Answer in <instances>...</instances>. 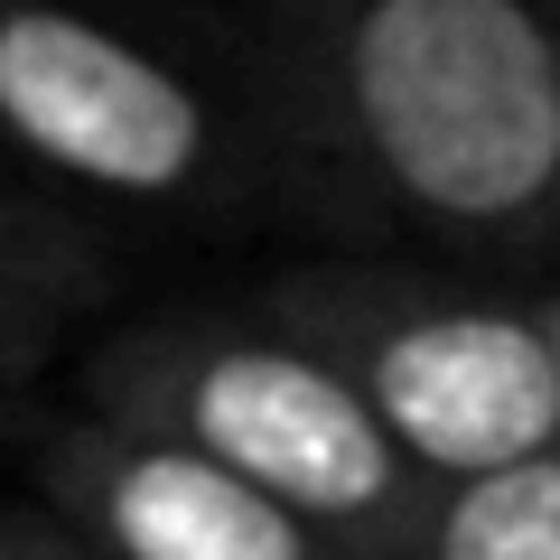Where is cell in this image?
I'll list each match as a JSON object with an SVG mask.
<instances>
[{"label": "cell", "instance_id": "cell-1", "mask_svg": "<svg viewBox=\"0 0 560 560\" xmlns=\"http://www.w3.org/2000/svg\"><path fill=\"white\" fill-rule=\"evenodd\" d=\"M224 38L290 224L346 253L541 271L560 215L551 0H243Z\"/></svg>", "mask_w": 560, "mask_h": 560}, {"label": "cell", "instance_id": "cell-2", "mask_svg": "<svg viewBox=\"0 0 560 560\" xmlns=\"http://www.w3.org/2000/svg\"><path fill=\"white\" fill-rule=\"evenodd\" d=\"M0 160L94 234L290 224L234 38L187 0H0Z\"/></svg>", "mask_w": 560, "mask_h": 560}, {"label": "cell", "instance_id": "cell-3", "mask_svg": "<svg viewBox=\"0 0 560 560\" xmlns=\"http://www.w3.org/2000/svg\"><path fill=\"white\" fill-rule=\"evenodd\" d=\"M66 374H75V411L243 477L355 560H401L430 504V486L401 467V448L346 393V374L280 318H261L243 290L131 308L103 337H75Z\"/></svg>", "mask_w": 560, "mask_h": 560}, {"label": "cell", "instance_id": "cell-4", "mask_svg": "<svg viewBox=\"0 0 560 560\" xmlns=\"http://www.w3.org/2000/svg\"><path fill=\"white\" fill-rule=\"evenodd\" d=\"M234 290L337 364L420 486H458L560 448V374L533 280L337 243L271 261Z\"/></svg>", "mask_w": 560, "mask_h": 560}, {"label": "cell", "instance_id": "cell-5", "mask_svg": "<svg viewBox=\"0 0 560 560\" xmlns=\"http://www.w3.org/2000/svg\"><path fill=\"white\" fill-rule=\"evenodd\" d=\"M20 495L57 514L94 560H355L243 477L168 440H140L121 420H94L75 401L38 430Z\"/></svg>", "mask_w": 560, "mask_h": 560}, {"label": "cell", "instance_id": "cell-6", "mask_svg": "<svg viewBox=\"0 0 560 560\" xmlns=\"http://www.w3.org/2000/svg\"><path fill=\"white\" fill-rule=\"evenodd\" d=\"M401 560H560V448L430 486Z\"/></svg>", "mask_w": 560, "mask_h": 560}, {"label": "cell", "instance_id": "cell-7", "mask_svg": "<svg viewBox=\"0 0 560 560\" xmlns=\"http://www.w3.org/2000/svg\"><path fill=\"white\" fill-rule=\"evenodd\" d=\"M0 280H38L84 308H103V290H113V243L84 215H66L57 197H38L10 160H0Z\"/></svg>", "mask_w": 560, "mask_h": 560}, {"label": "cell", "instance_id": "cell-8", "mask_svg": "<svg viewBox=\"0 0 560 560\" xmlns=\"http://www.w3.org/2000/svg\"><path fill=\"white\" fill-rule=\"evenodd\" d=\"M84 318L94 308L66 300V290H38V280H0V411L28 393V383L47 374V364L66 355V346L84 337Z\"/></svg>", "mask_w": 560, "mask_h": 560}, {"label": "cell", "instance_id": "cell-9", "mask_svg": "<svg viewBox=\"0 0 560 560\" xmlns=\"http://www.w3.org/2000/svg\"><path fill=\"white\" fill-rule=\"evenodd\" d=\"M0 560H94L57 514H38L28 495H0Z\"/></svg>", "mask_w": 560, "mask_h": 560}, {"label": "cell", "instance_id": "cell-10", "mask_svg": "<svg viewBox=\"0 0 560 560\" xmlns=\"http://www.w3.org/2000/svg\"><path fill=\"white\" fill-rule=\"evenodd\" d=\"M533 308H541V337H551V374H560V280H533Z\"/></svg>", "mask_w": 560, "mask_h": 560}, {"label": "cell", "instance_id": "cell-11", "mask_svg": "<svg viewBox=\"0 0 560 560\" xmlns=\"http://www.w3.org/2000/svg\"><path fill=\"white\" fill-rule=\"evenodd\" d=\"M533 280H560V215H551V243H541V271Z\"/></svg>", "mask_w": 560, "mask_h": 560}, {"label": "cell", "instance_id": "cell-12", "mask_svg": "<svg viewBox=\"0 0 560 560\" xmlns=\"http://www.w3.org/2000/svg\"><path fill=\"white\" fill-rule=\"evenodd\" d=\"M551 10H560V0H551Z\"/></svg>", "mask_w": 560, "mask_h": 560}]
</instances>
